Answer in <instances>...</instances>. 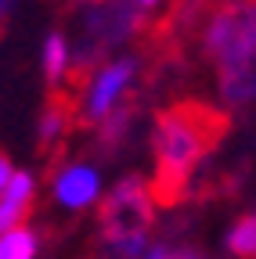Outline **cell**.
<instances>
[{
	"mask_svg": "<svg viewBox=\"0 0 256 259\" xmlns=\"http://www.w3.org/2000/svg\"><path fill=\"white\" fill-rule=\"evenodd\" d=\"M224 134H228V112L206 101H180L155 119V180L148 184L155 205H170L180 198L188 191L191 169L220 144Z\"/></svg>",
	"mask_w": 256,
	"mask_h": 259,
	"instance_id": "cell-1",
	"label": "cell"
},
{
	"mask_svg": "<svg viewBox=\"0 0 256 259\" xmlns=\"http://www.w3.org/2000/svg\"><path fill=\"white\" fill-rule=\"evenodd\" d=\"M206 54L216 61L220 76L256 72V8L235 4L216 11L206 29Z\"/></svg>",
	"mask_w": 256,
	"mask_h": 259,
	"instance_id": "cell-2",
	"label": "cell"
},
{
	"mask_svg": "<svg viewBox=\"0 0 256 259\" xmlns=\"http://www.w3.org/2000/svg\"><path fill=\"white\" fill-rule=\"evenodd\" d=\"M152 220H155V198L141 177L119 180L98 209L101 238H148Z\"/></svg>",
	"mask_w": 256,
	"mask_h": 259,
	"instance_id": "cell-3",
	"label": "cell"
},
{
	"mask_svg": "<svg viewBox=\"0 0 256 259\" xmlns=\"http://www.w3.org/2000/svg\"><path fill=\"white\" fill-rule=\"evenodd\" d=\"M130 76H134V61L130 58L112 61V65H105V69L98 72V79H94V87H90V97H87V119L90 122H105L116 112V101L126 90Z\"/></svg>",
	"mask_w": 256,
	"mask_h": 259,
	"instance_id": "cell-4",
	"label": "cell"
},
{
	"mask_svg": "<svg viewBox=\"0 0 256 259\" xmlns=\"http://www.w3.org/2000/svg\"><path fill=\"white\" fill-rule=\"evenodd\" d=\"M33 191H36V184H33L29 173H15L11 177L8 191L0 194V238L29 223V212H33Z\"/></svg>",
	"mask_w": 256,
	"mask_h": 259,
	"instance_id": "cell-5",
	"label": "cell"
},
{
	"mask_svg": "<svg viewBox=\"0 0 256 259\" xmlns=\"http://www.w3.org/2000/svg\"><path fill=\"white\" fill-rule=\"evenodd\" d=\"M54 194L65 209H83V205L94 202V194H98V173L90 166H69L54 180Z\"/></svg>",
	"mask_w": 256,
	"mask_h": 259,
	"instance_id": "cell-6",
	"label": "cell"
},
{
	"mask_svg": "<svg viewBox=\"0 0 256 259\" xmlns=\"http://www.w3.org/2000/svg\"><path fill=\"white\" fill-rule=\"evenodd\" d=\"M72 122H76V94L72 90H54V101L47 105V112L40 119V144L65 137Z\"/></svg>",
	"mask_w": 256,
	"mask_h": 259,
	"instance_id": "cell-7",
	"label": "cell"
},
{
	"mask_svg": "<svg viewBox=\"0 0 256 259\" xmlns=\"http://www.w3.org/2000/svg\"><path fill=\"white\" fill-rule=\"evenodd\" d=\"M228 248L242 259H256V212L252 216H242L235 227H231V234H228Z\"/></svg>",
	"mask_w": 256,
	"mask_h": 259,
	"instance_id": "cell-8",
	"label": "cell"
},
{
	"mask_svg": "<svg viewBox=\"0 0 256 259\" xmlns=\"http://www.w3.org/2000/svg\"><path fill=\"white\" fill-rule=\"evenodd\" d=\"M33 255H36V234L29 227H18L0 238V259H33Z\"/></svg>",
	"mask_w": 256,
	"mask_h": 259,
	"instance_id": "cell-9",
	"label": "cell"
},
{
	"mask_svg": "<svg viewBox=\"0 0 256 259\" xmlns=\"http://www.w3.org/2000/svg\"><path fill=\"white\" fill-rule=\"evenodd\" d=\"M65 69H69V47L61 36H47L44 44V72L51 83H61L65 79Z\"/></svg>",
	"mask_w": 256,
	"mask_h": 259,
	"instance_id": "cell-10",
	"label": "cell"
},
{
	"mask_svg": "<svg viewBox=\"0 0 256 259\" xmlns=\"http://www.w3.org/2000/svg\"><path fill=\"white\" fill-rule=\"evenodd\" d=\"M130 119H134V112L126 108V105H116V112L105 119V126H101V137H105V144H112V141H119L123 134H126V126H130Z\"/></svg>",
	"mask_w": 256,
	"mask_h": 259,
	"instance_id": "cell-11",
	"label": "cell"
},
{
	"mask_svg": "<svg viewBox=\"0 0 256 259\" xmlns=\"http://www.w3.org/2000/svg\"><path fill=\"white\" fill-rule=\"evenodd\" d=\"M11 177H15V169H11V158H8V155H0V194L8 191Z\"/></svg>",
	"mask_w": 256,
	"mask_h": 259,
	"instance_id": "cell-12",
	"label": "cell"
},
{
	"mask_svg": "<svg viewBox=\"0 0 256 259\" xmlns=\"http://www.w3.org/2000/svg\"><path fill=\"white\" fill-rule=\"evenodd\" d=\"M144 259H173V248L170 245H155L152 252H144Z\"/></svg>",
	"mask_w": 256,
	"mask_h": 259,
	"instance_id": "cell-13",
	"label": "cell"
},
{
	"mask_svg": "<svg viewBox=\"0 0 256 259\" xmlns=\"http://www.w3.org/2000/svg\"><path fill=\"white\" fill-rule=\"evenodd\" d=\"M173 259H206L199 248H173Z\"/></svg>",
	"mask_w": 256,
	"mask_h": 259,
	"instance_id": "cell-14",
	"label": "cell"
}]
</instances>
